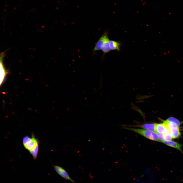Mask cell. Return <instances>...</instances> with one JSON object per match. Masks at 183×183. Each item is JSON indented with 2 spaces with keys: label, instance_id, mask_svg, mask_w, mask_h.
<instances>
[{
  "label": "cell",
  "instance_id": "11",
  "mask_svg": "<svg viewBox=\"0 0 183 183\" xmlns=\"http://www.w3.org/2000/svg\"><path fill=\"white\" fill-rule=\"evenodd\" d=\"M166 120L169 122H173L176 123L179 127L181 123H182L180 122L178 119L176 118L172 117L168 118Z\"/></svg>",
  "mask_w": 183,
  "mask_h": 183
},
{
  "label": "cell",
  "instance_id": "12",
  "mask_svg": "<svg viewBox=\"0 0 183 183\" xmlns=\"http://www.w3.org/2000/svg\"><path fill=\"white\" fill-rule=\"evenodd\" d=\"M109 41L107 42L101 49L103 53V57L106 53H108L111 50L109 47Z\"/></svg>",
  "mask_w": 183,
  "mask_h": 183
},
{
  "label": "cell",
  "instance_id": "2",
  "mask_svg": "<svg viewBox=\"0 0 183 183\" xmlns=\"http://www.w3.org/2000/svg\"><path fill=\"white\" fill-rule=\"evenodd\" d=\"M108 31L106 30L96 43L93 50L94 52L101 50L104 45L110 40L108 36Z\"/></svg>",
  "mask_w": 183,
  "mask_h": 183
},
{
  "label": "cell",
  "instance_id": "1",
  "mask_svg": "<svg viewBox=\"0 0 183 183\" xmlns=\"http://www.w3.org/2000/svg\"><path fill=\"white\" fill-rule=\"evenodd\" d=\"M126 129L132 131L137 133L150 140L161 142L156 132L142 129L124 127Z\"/></svg>",
  "mask_w": 183,
  "mask_h": 183
},
{
  "label": "cell",
  "instance_id": "15",
  "mask_svg": "<svg viewBox=\"0 0 183 183\" xmlns=\"http://www.w3.org/2000/svg\"><path fill=\"white\" fill-rule=\"evenodd\" d=\"M165 141L171 140L172 138L170 132L163 134Z\"/></svg>",
  "mask_w": 183,
  "mask_h": 183
},
{
  "label": "cell",
  "instance_id": "5",
  "mask_svg": "<svg viewBox=\"0 0 183 183\" xmlns=\"http://www.w3.org/2000/svg\"><path fill=\"white\" fill-rule=\"evenodd\" d=\"M53 167L56 172L62 177L72 182H75L70 178L66 171L62 167L57 165H53Z\"/></svg>",
  "mask_w": 183,
  "mask_h": 183
},
{
  "label": "cell",
  "instance_id": "7",
  "mask_svg": "<svg viewBox=\"0 0 183 183\" xmlns=\"http://www.w3.org/2000/svg\"><path fill=\"white\" fill-rule=\"evenodd\" d=\"M109 45L111 50H116L118 52L120 51V48L122 45V43L120 41H115L113 40H110Z\"/></svg>",
  "mask_w": 183,
  "mask_h": 183
},
{
  "label": "cell",
  "instance_id": "10",
  "mask_svg": "<svg viewBox=\"0 0 183 183\" xmlns=\"http://www.w3.org/2000/svg\"><path fill=\"white\" fill-rule=\"evenodd\" d=\"M156 125V123H147L134 126L140 127L146 130L155 132Z\"/></svg>",
  "mask_w": 183,
  "mask_h": 183
},
{
  "label": "cell",
  "instance_id": "13",
  "mask_svg": "<svg viewBox=\"0 0 183 183\" xmlns=\"http://www.w3.org/2000/svg\"><path fill=\"white\" fill-rule=\"evenodd\" d=\"M39 150V146H37L35 149L29 152L32 156L34 159L36 158Z\"/></svg>",
  "mask_w": 183,
  "mask_h": 183
},
{
  "label": "cell",
  "instance_id": "14",
  "mask_svg": "<svg viewBox=\"0 0 183 183\" xmlns=\"http://www.w3.org/2000/svg\"><path fill=\"white\" fill-rule=\"evenodd\" d=\"M31 139L32 137L28 136H24L23 140V145H25L31 140Z\"/></svg>",
  "mask_w": 183,
  "mask_h": 183
},
{
  "label": "cell",
  "instance_id": "9",
  "mask_svg": "<svg viewBox=\"0 0 183 183\" xmlns=\"http://www.w3.org/2000/svg\"><path fill=\"white\" fill-rule=\"evenodd\" d=\"M162 142L169 146L176 148L182 152V145L177 142L170 140L164 141Z\"/></svg>",
  "mask_w": 183,
  "mask_h": 183
},
{
  "label": "cell",
  "instance_id": "4",
  "mask_svg": "<svg viewBox=\"0 0 183 183\" xmlns=\"http://www.w3.org/2000/svg\"><path fill=\"white\" fill-rule=\"evenodd\" d=\"M5 55L4 52L0 54V85L2 82L6 73L3 63V59Z\"/></svg>",
  "mask_w": 183,
  "mask_h": 183
},
{
  "label": "cell",
  "instance_id": "6",
  "mask_svg": "<svg viewBox=\"0 0 183 183\" xmlns=\"http://www.w3.org/2000/svg\"><path fill=\"white\" fill-rule=\"evenodd\" d=\"M155 132L164 134L169 132L167 127L163 123H156Z\"/></svg>",
  "mask_w": 183,
  "mask_h": 183
},
{
  "label": "cell",
  "instance_id": "8",
  "mask_svg": "<svg viewBox=\"0 0 183 183\" xmlns=\"http://www.w3.org/2000/svg\"><path fill=\"white\" fill-rule=\"evenodd\" d=\"M179 127H173L168 128L172 138H178L181 136V133Z\"/></svg>",
  "mask_w": 183,
  "mask_h": 183
},
{
  "label": "cell",
  "instance_id": "3",
  "mask_svg": "<svg viewBox=\"0 0 183 183\" xmlns=\"http://www.w3.org/2000/svg\"><path fill=\"white\" fill-rule=\"evenodd\" d=\"M31 140L24 146L25 148L29 151L38 146V142L33 134H32Z\"/></svg>",
  "mask_w": 183,
  "mask_h": 183
},
{
  "label": "cell",
  "instance_id": "16",
  "mask_svg": "<svg viewBox=\"0 0 183 183\" xmlns=\"http://www.w3.org/2000/svg\"><path fill=\"white\" fill-rule=\"evenodd\" d=\"M156 133L157 134L159 139L160 140L161 142H162L163 141H165L163 134L158 133Z\"/></svg>",
  "mask_w": 183,
  "mask_h": 183
}]
</instances>
